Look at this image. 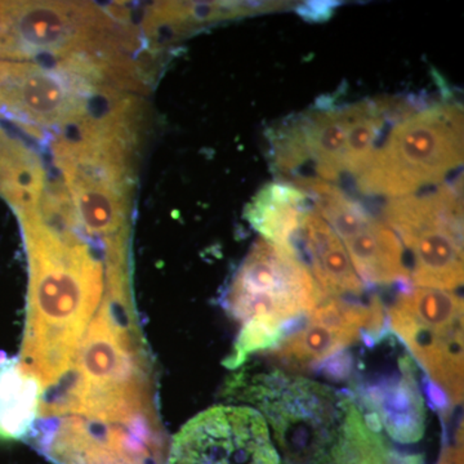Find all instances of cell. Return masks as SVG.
<instances>
[{"label": "cell", "mask_w": 464, "mask_h": 464, "mask_svg": "<svg viewBox=\"0 0 464 464\" xmlns=\"http://www.w3.org/2000/svg\"><path fill=\"white\" fill-rule=\"evenodd\" d=\"M42 386L26 365H0V438L21 439L30 432L41 406Z\"/></svg>", "instance_id": "e0dca14e"}, {"label": "cell", "mask_w": 464, "mask_h": 464, "mask_svg": "<svg viewBox=\"0 0 464 464\" xmlns=\"http://www.w3.org/2000/svg\"><path fill=\"white\" fill-rule=\"evenodd\" d=\"M97 91L83 76L60 67L0 61V110L30 127L74 123Z\"/></svg>", "instance_id": "8fae6325"}, {"label": "cell", "mask_w": 464, "mask_h": 464, "mask_svg": "<svg viewBox=\"0 0 464 464\" xmlns=\"http://www.w3.org/2000/svg\"><path fill=\"white\" fill-rule=\"evenodd\" d=\"M21 219L32 267L26 368L42 384H50L78 353L101 299L102 270L74 232L51 227L34 213Z\"/></svg>", "instance_id": "6da1fadb"}, {"label": "cell", "mask_w": 464, "mask_h": 464, "mask_svg": "<svg viewBox=\"0 0 464 464\" xmlns=\"http://www.w3.org/2000/svg\"><path fill=\"white\" fill-rule=\"evenodd\" d=\"M299 241H304L314 279L328 297L360 295L364 292V283L340 237L314 208L310 207L304 215Z\"/></svg>", "instance_id": "9a60e30c"}, {"label": "cell", "mask_w": 464, "mask_h": 464, "mask_svg": "<svg viewBox=\"0 0 464 464\" xmlns=\"http://www.w3.org/2000/svg\"><path fill=\"white\" fill-rule=\"evenodd\" d=\"M168 464H280L264 415L219 405L188 420L174 436Z\"/></svg>", "instance_id": "30bf717a"}, {"label": "cell", "mask_w": 464, "mask_h": 464, "mask_svg": "<svg viewBox=\"0 0 464 464\" xmlns=\"http://www.w3.org/2000/svg\"><path fill=\"white\" fill-rule=\"evenodd\" d=\"M391 329L450 404L463 401V299L448 290L414 288L387 310Z\"/></svg>", "instance_id": "52a82bcc"}, {"label": "cell", "mask_w": 464, "mask_h": 464, "mask_svg": "<svg viewBox=\"0 0 464 464\" xmlns=\"http://www.w3.org/2000/svg\"><path fill=\"white\" fill-rule=\"evenodd\" d=\"M462 163V109L439 103L399 116L356 185L364 194L399 199L442 185Z\"/></svg>", "instance_id": "277c9868"}, {"label": "cell", "mask_w": 464, "mask_h": 464, "mask_svg": "<svg viewBox=\"0 0 464 464\" xmlns=\"http://www.w3.org/2000/svg\"><path fill=\"white\" fill-rule=\"evenodd\" d=\"M310 203V195L293 183H268L250 201L246 217L262 239L298 252L302 222Z\"/></svg>", "instance_id": "2e32d148"}, {"label": "cell", "mask_w": 464, "mask_h": 464, "mask_svg": "<svg viewBox=\"0 0 464 464\" xmlns=\"http://www.w3.org/2000/svg\"><path fill=\"white\" fill-rule=\"evenodd\" d=\"M384 222L413 257L415 288L456 290L463 284V203L458 186L391 199Z\"/></svg>", "instance_id": "5b68a950"}, {"label": "cell", "mask_w": 464, "mask_h": 464, "mask_svg": "<svg viewBox=\"0 0 464 464\" xmlns=\"http://www.w3.org/2000/svg\"><path fill=\"white\" fill-rule=\"evenodd\" d=\"M383 323L378 298L364 304L326 295L308 314L304 326L284 337L271 355L289 368H310L355 343L364 333L378 335Z\"/></svg>", "instance_id": "4fadbf2b"}, {"label": "cell", "mask_w": 464, "mask_h": 464, "mask_svg": "<svg viewBox=\"0 0 464 464\" xmlns=\"http://www.w3.org/2000/svg\"><path fill=\"white\" fill-rule=\"evenodd\" d=\"M347 109H311L285 119L270 137L275 169L290 183H333L344 173Z\"/></svg>", "instance_id": "7c38bea8"}, {"label": "cell", "mask_w": 464, "mask_h": 464, "mask_svg": "<svg viewBox=\"0 0 464 464\" xmlns=\"http://www.w3.org/2000/svg\"><path fill=\"white\" fill-rule=\"evenodd\" d=\"M125 12L108 14L85 3H0V60L35 58L54 65L78 57L99 58L118 65L139 44Z\"/></svg>", "instance_id": "7a4b0ae2"}, {"label": "cell", "mask_w": 464, "mask_h": 464, "mask_svg": "<svg viewBox=\"0 0 464 464\" xmlns=\"http://www.w3.org/2000/svg\"><path fill=\"white\" fill-rule=\"evenodd\" d=\"M259 405L265 408L289 464H328L334 460L342 423L331 391L307 381L284 384L268 381L258 387ZM344 402V400H343Z\"/></svg>", "instance_id": "ba28073f"}, {"label": "cell", "mask_w": 464, "mask_h": 464, "mask_svg": "<svg viewBox=\"0 0 464 464\" xmlns=\"http://www.w3.org/2000/svg\"><path fill=\"white\" fill-rule=\"evenodd\" d=\"M297 186L310 195L317 215L340 237L362 283L387 285L411 280L404 246L386 222L333 183L307 181Z\"/></svg>", "instance_id": "9c48e42d"}, {"label": "cell", "mask_w": 464, "mask_h": 464, "mask_svg": "<svg viewBox=\"0 0 464 464\" xmlns=\"http://www.w3.org/2000/svg\"><path fill=\"white\" fill-rule=\"evenodd\" d=\"M121 432L101 438L81 423L61 430L52 444V458L58 464H163L157 440L123 441Z\"/></svg>", "instance_id": "5bb4252c"}, {"label": "cell", "mask_w": 464, "mask_h": 464, "mask_svg": "<svg viewBox=\"0 0 464 464\" xmlns=\"http://www.w3.org/2000/svg\"><path fill=\"white\" fill-rule=\"evenodd\" d=\"M88 329L79 351L78 381L65 411L121 420L146 405V371L127 328L112 317L111 299Z\"/></svg>", "instance_id": "8992f818"}, {"label": "cell", "mask_w": 464, "mask_h": 464, "mask_svg": "<svg viewBox=\"0 0 464 464\" xmlns=\"http://www.w3.org/2000/svg\"><path fill=\"white\" fill-rule=\"evenodd\" d=\"M439 464H463V439L442 451Z\"/></svg>", "instance_id": "ffe728a7"}, {"label": "cell", "mask_w": 464, "mask_h": 464, "mask_svg": "<svg viewBox=\"0 0 464 464\" xmlns=\"http://www.w3.org/2000/svg\"><path fill=\"white\" fill-rule=\"evenodd\" d=\"M380 423L344 400L343 423L334 464H420L418 458H399L378 432Z\"/></svg>", "instance_id": "ac0fdd59"}, {"label": "cell", "mask_w": 464, "mask_h": 464, "mask_svg": "<svg viewBox=\"0 0 464 464\" xmlns=\"http://www.w3.org/2000/svg\"><path fill=\"white\" fill-rule=\"evenodd\" d=\"M346 109L348 127L344 173H351L356 179L374 157L392 108L382 101L365 100L347 105Z\"/></svg>", "instance_id": "d6986e66"}, {"label": "cell", "mask_w": 464, "mask_h": 464, "mask_svg": "<svg viewBox=\"0 0 464 464\" xmlns=\"http://www.w3.org/2000/svg\"><path fill=\"white\" fill-rule=\"evenodd\" d=\"M325 297L297 250L258 240L227 295L232 316L243 325L227 365L237 368L252 353L273 350L286 326L307 316Z\"/></svg>", "instance_id": "3957f363"}]
</instances>
